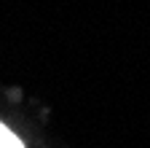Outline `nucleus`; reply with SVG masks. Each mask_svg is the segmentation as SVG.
<instances>
[{"label": "nucleus", "instance_id": "f257e3e1", "mask_svg": "<svg viewBox=\"0 0 150 148\" xmlns=\"http://www.w3.org/2000/svg\"><path fill=\"white\" fill-rule=\"evenodd\" d=\"M0 148H24L22 140H19L6 124H0Z\"/></svg>", "mask_w": 150, "mask_h": 148}]
</instances>
